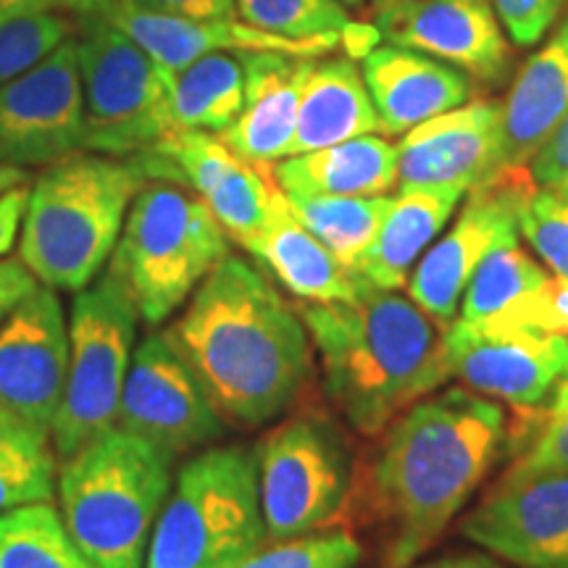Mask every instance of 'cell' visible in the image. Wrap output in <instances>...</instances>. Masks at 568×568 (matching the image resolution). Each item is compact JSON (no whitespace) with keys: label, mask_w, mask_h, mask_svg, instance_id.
Instances as JSON below:
<instances>
[{"label":"cell","mask_w":568,"mask_h":568,"mask_svg":"<svg viewBox=\"0 0 568 568\" xmlns=\"http://www.w3.org/2000/svg\"><path fill=\"white\" fill-rule=\"evenodd\" d=\"M226 424L282 416L314 376V345L295 308L258 268L226 255L163 329Z\"/></svg>","instance_id":"6da1fadb"},{"label":"cell","mask_w":568,"mask_h":568,"mask_svg":"<svg viewBox=\"0 0 568 568\" xmlns=\"http://www.w3.org/2000/svg\"><path fill=\"white\" fill-rule=\"evenodd\" d=\"M364 481L366 514L389 529L385 568L432 550L508 445V416L464 387L422 397L382 432Z\"/></svg>","instance_id":"7a4b0ae2"},{"label":"cell","mask_w":568,"mask_h":568,"mask_svg":"<svg viewBox=\"0 0 568 568\" xmlns=\"http://www.w3.org/2000/svg\"><path fill=\"white\" fill-rule=\"evenodd\" d=\"M324 393L358 435L379 437L403 410L450 382L445 332L397 290L374 284L355 301L303 303Z\"/></svg>","instance_id":"3957f363"},{"label":"cell","mask_w":568,"mask_h":568,"mask_svg":"<svg viewBox=\"0 0 568 568\" xmlns=\"http://www.w3.org/2000/svg\"><path fill=\"white\" fill-rule=\"evenodd\" d=\"M148 180L134 155L74 153L45 166L27 197L19 261L55 293H80L103 274Z\"/></svg>","instance_id":"277c9868"},{"label":"cell","mask_w":568,"mask_h":568,"mask_svg":"<svg viewBox=\"0 0 568 568\" xmlns=\"http://www.w3.org/2000/svg\"><path fill=\"white\" fill-rule=\"evenodd\" d=\"M174 458L130 432L92 437L59 471V506L74 542L101 568H145Z\"/></svg>","instance_id":"5b68a950"},{"label":"cell","mask_w":568,"mask_h":568,"mask_svg":"<svg viewBox=\"0 0 568 568\" xmlns=\"http://www.w3.org/2000/svg\"><path fill=\"white\" fill-rule=\"evenodd\" d=\"M264 542L255 456L240 445L209 447L176 471L145 568H226Z\"/></svg>","instance_id":"8992f818"},{"label":"cell","mask_w":568,"mask_h":568,"mask_svg":"<svg viewBox=\"0 0 568 568\" xmlns=\"http://www.w3.org/2000/svg\"><path fill=\"white\" fill-rule=\"evenodd\" d=\"M226 255V232L209 205L161 180L134 195L109 272L122 280L142 322L161 324Z\"/></svg>","instance_id":"52a82bcc"},{"label":"cell","mask_w":568,"mask_h":568,"mask_svg":"<svg viewBox=\"0 0 568 568\" xmlns=\"http://www.w3.org/2000/svg\"><path fill=\"white\" fill-rule=\"evenodd\" d=\"M140 322L132 295L109 268L74 295L67 389L51 429L61 460L116 426Z\"/></svg>","instance_id":"ba28073f"},{"label":"cell","mask_w":568,"mask_h":568,"mask_svg":"<svg viewBox=\"0 0 568 568\" xmlns=\"http://www.w3.org/2000/svg\"><path fill=\"white\" fill-rule=\"evenodd\" d=\"M84 98V151L132 159L174 130L172 77L103 17L84 19L77 42Z\"/></svg>","instance_id":"9c48e42d"},{"label":"cell","mask_w":568,"mask_h":568,"mask_svg":"<svg viewBox=\"0 0 568 568\" xmlns=\"http://www.w3.org/2000/svg\"><path fill=\"white\" fill-rule=\"evenodd\" d=\"M268 542L332 529L351 500V453L329 418L293 416L255 445Z\"/></svg>","instance_id":"30bf717a"},{"label":"cell","mask_w":568,"mask_h":568,"mask_svg":"<svg viewBox=\"0 0 568 568\" xmlns=\"http://www.w3.org/2000/svg\"><path fill=\"white\" fill-rule=\"evenodd\" d=\"M537 184L527 166H503L468 190V201L443 240L422 255L408 280V297L439 324H453L468 282L487 253L518 237V216Z\"/></svg>","instance_id":"8fae6325"},{"label":"cell","mask_w":568,"mask_h":568,"mask_svg":"<svg viewBox=\"0 0 568 568\" xmlns=\"http://www.w3.org/2000/svg\"><path fill=\"white\" fill-rule=\"evenodd\" d=\"M151 180L187 184L209 205L226 237L251 251L272 222L282 190L268 166H253L213 132L172 130L153 151L134 155Z\"/></svg>","instance_id":"7c38bea8"},{"label":"cell","mask_w":568,"mask_h":568,"mask_svg":"<svg viewBox=\"0 0 568 568\" xmlns=\"http://www.w3.org/2000/svg\"><path fill=\"white\" fill-rule=\"evenodd\" d=\"M84 151V98L77 40H63L0 88V163L51 166Z\"/></svg>","instance_id":"4fadbf2b"},{"label":"cell","mask_w":568,"mask_h":568,"mask_svg":"<svg viewBox=\"0 0 568 568\" xmlns=\"http://www.w3.org/2000/svg\"><path fill=\"white\" fill-rule=\"evenodd\" d=\"M116 426L172 456L216 443L226 432V422L213 408L193 368L163 332H153L134 345Z\"/></svg>","instance_id":"5bb4252c"},{"label":"cell","mask_w":568,"mask_h":568,"mask_svg":"<svg viewBox=\"0 0 568 568\" xmlns=\"http://www.w3.org/2000/svg\"><path fill=\"white\" fill-rule=\"evenodd\" d=\"M374 27L389 45L432 55L485 88L506 82L514 69V51L489 0H397L374 13Z\"/></svg>","instance_id":"9a60e30c"},{"label":"cell","mask_w":568,"mask_h":568,"mask_svg":"<svg viewBox=\"0 0 568 568\" xmlns=\"http://www.w3.org/2000/svg\"><path fill=\"white\" fill-rule=\"evenodd\" d=\"M69 318L40 284L0 324V408L53 429L67 389Z\"/></svg>","instance_id":"2e32d148"},{"label":"cell","mask_w":568,"mask_h":568,"mask_svg":"<svg viewBox=\"0 0 568 568\" xmlns=\"http://www.w3.org/2000/svg\"><path fill=\"white\" fill-rule=\"evenodd\" d=\"M445 351L453 379L510 408H548L566 368L564 335L495 332L464 318L447 326Z\"/></svg>","instance_id":"e0dca14e"},{"label":"cell","mask_w":568,"mask_h":568,"mask_svg":"<svg viewBox=\"0 0 568 568\" xmlns=\"http://www.w3.org/2000/svg\"><path fill=\"white\" fill-rule=\"evenodd\" d=\"M460 535L516 568H568V474L495 485Z\"/></svg>","instance_id":"ac0fdd59"},{"label":"cell","mask_w":568,"mask_h":568,"mask_svg":"<svg viewBox=\"0 0 568 568\" xmlns=\"http://www.w3.org/2000/svg\"><path fill=\"white\" fill-rule=\"evenodd\" d=\"M400 190L468 193L503 169V103L471 101L414 126L397 142Z\"/></svg>","instance_id":"d6986e66"},{"label":"cell","mask_w":568,"mask_h":568,"mask_svg":"<svg viewBox=\"0 0 568 568\" xmlns=\"http://www.w3.org/2000/svg\"><path fill=\"white\" fill-rule=\"evenodd\" d=\"M103 19L138 42L142 51L169 74H176V71L211 53L276 51L316 59V55H326L339 48V34H326V38L316 40H293L264 32L237 19L201 21L169 17V13L142 9L132 0H119L109 13H103Z\"/></svg>","instance_id":"ffe728a7"},{"label":"cell","mask_w":568,"mask_h":568,"mask_svg":"<svg viewBox=\"0 0 568 568\" xmlns=\"http://www.w3.org/2000/svg\"><path fill=\"white\" fill-rule=\"evenodd\" d=\"M240 59L245 67V103L237 122L219 138L253 166H272L287 159L293 148L303 84L314 59L276 51L240 53Z\"/></svg>","instance_id":"44dd1931"},{"label":"cell","mask_w":568,"mask_h":568,"mask_svg":"<svg viewBox=\"0 0 568 568\" xmlns=\"http://www.w3.org/2000/svg\"><path fill=\"white\" fill-rule=\"evenodd\" d=\"M364 82L385 134H406L471 98V80L432 55L400 45H376L361 59Z\"/></svg>","instance_id":"7402d4cb"},{"label":"cell","mask_w":568,"mask_h":568,"mask_svg":"<svg viewBox=\"0 0 568 568\" xmlns=\"http://www.w3.org/2000/svg\"><path fill=\"white\" fill-rule=\"evenodd\" d=\"M568 113V19L518 69L503 103V166H527Z\"/></svg>","instance_id":"603a6c76"},{"label":"cell","mask_w":568,"mask_h":568,"mask_svg":"<svg viewBox=\"0 0 568 568\" xmlns=\"http://www.w3.org/2000/svg\"><path fill=\"white\" fill-rule=\"evenodd\" d=\"M374 132H382L379 113L368 95L358 61L329 53L311 61L290 155L322 151Z\"/></svg>","instance_id":"cb8c5ba5"},{"label":"cell","mask_w":568,"mask_h":568,"mask_svg":"<svg viewBox=\"0 0 568 568\" xmlns=\"http://www.w3.org/2000/svg\"><path fill=\"white\" fill-rule=\"evenodd\" d=\"M272 180L287 197H374L397 187V148L364 134L276 161Z\"/></svg>","instance_id":"d4e9b609"},{"label":"cell","mask_w":568,"mask_h":568,"mask_svg":"<svg viewBox=\"0 0 568 568\" xmlns=\"http://www.w3.org/2000/svg\"><path fill=\"white\" fill-rule=\"evenodd\" d=\"M255 258L272 272L287 293L303 303L355 301L368 287L366 276L347 268L335 253L297 222L282 195L272 222L251 245Z\"/></svg>","instance_id":"484cf974"},{"label":"cell","mask_w":568,"mask_h":568,"mask_svg":"<svg viewBox=\"0 0 568 568\" xmlns=\"http://www.w3.org/2000/svg\"><path fill=\"white\" fill-rule=\"evenodd\" d=\"M460 197L456 190H400L355 272L379 290L406 287L410 268L450 222Z\"/></svg>","instance_id":"4316f807"},{"label":"cell","mask_w":568,"mask_h":568,"mask_svg":"<svg viewBox=\"0 0 568 568\" xmlns=\"http://www.w3.org/2000/svg\"><path fill=\"white\" fill-rule=\"evenodd\" d=\"M245 103V67L240 53H211L176 71L169 92L174 130L222 134Z\"/></svg>","instance_id":"83f0119b"},{"label":"cell","mask_w":568,"mask_h":568,"mask_svg":"<svg viewBox=\"0 0 568 568\" xmlns=\"http://www.w3.org/2000/svg\"><path fill=\"white\" fill-rule=\"evenodd\" d=\"M55 485L59 456L51 429L0 408V514L32 503H53Z\"/></svg>","instance_id":"f1b7e54d"},{"label":"cell","mask_w":568,"mask_h":568,"mask_svg":"<svg viewBox=\"0 0 568 568\" xmlns=\"http://www.w3.org/2000/svg\"><path fill=\"white\" fill-rule=\"evenodd\" d=\"M287 205L297 222L314 234L318 243H324L347 268L355 272L361 258L372 247L382 222H385L393 197H287Z\"/></svg>","instance_id":"f546056e"},{"label":"cell","mask_w":568,"mask_h":568,"mask_svg":"<svg viewBox=\"0 0 568 568\" xmlns=\"http://www.w3.org/2000/svg\"><path fill=\"white\" fill-rule=\"evenodd\" d=\"M0 568H101L84 552L53 503L0 514Z\"/></svg>","instance_id":"4dcf8cb0"},{"label":"cell","mask_w":568,"mask_h":568,"mask_svg":"<svg viewBox=\"0 0 568 568\" xmlns=\"http://www.w3.org/2000/svg\"><path fill=\"white\" fill-rule=\"evenodd\" d=\"M514 464L497 485L568 474V400L550 408H514L508 418V445Z\"/></svg>","instance_id":"1f68e13d"},{"label":"cell","mask_w":568,"mask_h":568,"mask_svg":"<svg viewBox=\"0 0 568 568\" xmlns=\"http://www.w3.org/2000/svg\"><path fill=\"white\" fill-rule=\"evenodd\" d=\"M550 280L548 266L539 264L518 245V237L506 240L481 261L464 293V322H485L500 314L518 297L542 287Z\"/></svg>","instance_id":"d6a6232c"},{"label":"cell","mask_w":568,"mask_h":568,"mask_svg":"<svg viewBox=\"0 0 568 568\" xmlns=\"http://www.w3.org/2000/svg\"><path fill=\"white\" fill-rule=\"evenodd\" d=\"M237 13L245 24L293 40L343 34L353 21L337 0H237Z\"/></svg>","instance_id":"836d02e7"},{"label":"cell","mask_w":568,"mask_h":568,"mask_svg":"<svg viewBox=\"0 0 568 568\" xmlns=\"http://www.w3.org/2000/svg\"><path fill=\"white\" fill-rule=\"evenodd\" d=\"M361 560V545L343 529L266 542L226 568H353Z\"/></svg>","instance_id":"e575fe53"},{"label":"cell","mask_w":568,"mask_h":568,"mask_svg":"<svg viewBox=\"0 0 568 568\" xmlns=\"http://www.w3.org/2000/svg\"><path fill=\"white\" fill-rule=\"evenodd\" d=\"M69 38L71 24L53 11L0 21V88L30 71Z\"/></svg>","instance_id":"d590c367"},{"label":"cell","mask_w":568,"mask_h":568,"mask_svg":"<svg viewBox=\"0 0 568 568\" xmlns=\"http://www.w3.org/2000/svg\"><path fill=\"white\" fill-rule=\"evenodd\" d=\"M518 232L548 272L568 282V195L537 187L518 216Z\"/></svg>","instance_id":"8d00e7d4"},{"label":"cell","mask_w":568,"mask_h":568,"mask_svg":"<svg viewBox=\"0 0 568 568\" xmlns=\"http://www.w3.org/2000/svg\"><path fill=\"white\" fill-rule=\"evenodd\" d=\"M495 332H529V335H568V282L550 276L542 287L518 297L500 314L471 322Z\"/></svg>","instance_id":"74e56055"},{"label":"cell","mask_w":568,"mask_h":568,"mask_svg":"<svg viewBox=\"0 0 568 568\" xmlns=\"http://www.w3.org/2000/svg\"><path fill=\"white\" fill-rule=\"evenodd\" d=\"M508 40L518 48L537 45L556 24L566 0H489Z\"/></svg>","instance_id":"f35d334b"},{"label":"cell","mask_w":568,"mask_h":568,"mask_svg":"<svg viewBox=\"0 0 568 568\" xmlns=\"http://www.w3.org/2000/svg\"><path fill=\"white\" fill-rule=\"evenodd\" d=\"M529 174L539 190L568 195V113L529 159Z\"/></svg>","instance_id":"ab89813d"},{"label":"cell","mask_w":568,"mask_h":568,"mask_svg":"<svg viewBox=\"0 0 568 568\" xmlns=\"http://www.w3.org/2000/svg\"><path fill=\"white\" fill-rule=\"evenodd\" d=\"M132 3H138L148 11L169 13V17H182V19L232 21L240 17L237 0H132Z\"/></svg>","instance_id":"60d3db41"},{"label":"cell","mask_w":568,"mask_h":568,"mask_svg":"<svg viewBox=\"0 0 568 568\" xmlns=\"http://www.w3.org/2000/svg\"><path fill=\"white\" fill-rule=\"evenodd\" d=\"M38 287L40 282L34 280V274L21 261L0 258V324Z\"/></svg>","instance_id":"b9f144b4"},{"label":"cell","mask_w":568,"mask_h":568,"mask_svg":"<svg viewBox=\"0 0 568 568\" xmlns=\"http://www.w3.org/2000/svg\"><path fill=\"white\" fill-rule=\"evenodd\" d=\"M27 197H30V184H19L0 195V258H6L17 245L21 222H24Z\"/></svg>","instance_id":"7bdbcfd3"},{"label":"cell","mask_w":568,"mask_h":568,"mask_svg":"<svg viewBox=\"0 0 568 568\" xmlns=\"http://www.w3.org/2000/svg\"><path fill=\"white\" fill-rule=\"evenodd\" d=\"M53 0H0V21L53 11Z\"/></svg>","instance_id":"ee69618b"},{"label":"cell","mask_w":568,"mask_h":568,"mask_svg":"<svg viewBox=\"0 0 568 568\" xmlns=\"http://www.w3.org/2000/svg\"><path fill=\"white\" fill-rule=\"evenodd\" d=\"M116 3L119 0H53L55 9L77 13V17H82V19L103 17V13H109Z\"/></svg>","instance_id":"f6af8a7d"},{"label":"cell","mask_w":568,"mask_h":568,"mask_svg":"<svg viewBox=\"0 0 568 568\" xmlns=\"http://www.w3.org/2000/svg\"><path fill=\"white\" fill-rule=\"evenodd\" d=\"M418 568H506V566H500L497 560L487 556H450V558L432 560V564H424Z\"/></svg>","instance_id":"bcb514c9"},{"label":"cell","mask_w":568,"mask_h":568,"mask_svg":"<svg viewBox=\"0 0 568 568\" xmlns=\"http://www.w3.org/2000/svg\"><path fill=\"white\" fill-rule=\"evenodd\" d=\"M27 182V172L19 166H9V163H0V195L9 193V190L19 187Z\"/></svg>","instance_id":"7dc6e473"},{"label":"cell","mask_w":568,"mask_h":568,"mask_svg":"<svg viewBox=\"0 0 568 568\" xmlns=\"http://www.w3.org/2000/svg\"><path fill=\"white\" fill-rule=\"evenodd\" d=\"M566 400H568V368L564 372V376H560V382H558L556 393H552L550 406H552V403H566Z\"/></svg>","instance_id":"c3c4849f"},{"label":"cell","mask_w":568,"mask_h":568,"mask_svg":"<svg viewBox=\"0 0 568 568\" xmlns=\"http://www.w3.org/2000/svg\"><path fill=\"white\" fill-rule=\"evenodd\" d=\"M393 3H397V0H372V13L387 9V6H393Z\"/></svg>","instance_id":"681fc988"},{"label":"cell","mask_w":568,"mask_h":568,"mask_svg":"<svg viewBox=\"0 0 568 568\" xmlns=\"http://www.w3.org/2000/svg\"><path fill=\"white\" fill-rule=\"evenodd\" d=\"M337 3H343V6H345V9H347V11H351V9H361V6H364V3H366V0H337Z\"/></svg>","instance_id":"f907efd6"}]
</instances>
